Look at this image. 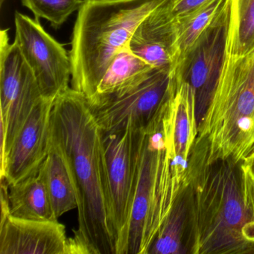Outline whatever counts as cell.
<instances>
[{"instance_id": "cell-12", "label": "cell", "mask_w": 254, "mask_h": 254, "mask_svg": "<svg viewBox=\"0 0 254 254\" xmlns=\"http://www.w3.org/2000/svg\"><path fill=\"white\" fill-rule=\"evenodd\" d=\"M55 99L44 98L34 108L14 139L6 160L8 185L38 174L48 154Z\"/></svg>"}, {"instance_id": "cell-11", "label": "cell", "mask_w": 254, "mask_h": 254, "mask_svg": "<svg viewBox=\"0 0 254 254\" xmlns=\"http://www.w3.org/2000/svg\"><path fill=\"white\" fill-rule=\"evenodd\" d=\"M163 127L175 173L186 187L190 182V160L198 134V125L194 90L175 75L173 92L163 112Z\"/></svg>"}, {"instance_id": "cell-24", "label": "cell", "mask_w": 254, "mask_h": 254, "mask_svg": "<svg viewBox=\"0 0 254 254\" xmlns=\"http://www.w3.org/2000/svg\"><path fill=\"white\" fill-rule=\"evenodd\" d=\"M5 2V0H0V6L2 7L3 5L4 2Z\"/></svg>"}, {"instance_id": "cell-6", "label": "cell", "mask_w": 254, "mask_h": 254, "mask_svg": "<svg viewBox=\"0 0 254 254\" xmlns=\"http://www.w3.org/2000/svg\"><path fill=\"white\" fill-rule=\"evenodd\" d=\"M32 69L8 29L0 32V178L10 148L35 107L44 99Z\"/></svg>"}, {"instance_id": "cell-10", "label": "cell", "mask_w": 254, "mask_h": 254, "mask_svg": "<svg viewBox=\"0 0 254 254\" xmlns=\"http://www.w3.org/2000/svg\"><path fill=\"white\" fill-rule=\"evenodd\" d=\"M228 19L229 4L172 69L194 90L198 126L213 96L226 57Z\"/></svg>"}, {"instance_id": "cell-15", "label": "cell", "mask_w": 254, "mask_h": 254, "mask_svg": "<svg viewBox=\"0 0 254 254\" xmlns=\"http://www.w3.org/2000/svg\"><path fill=\"white\" fill-rule=\"evenodd\" d=\"M188 185L178 194L148 254H184L190 252V190Z\"/></svg>"}, {"instance_id": "cell-18", "label": "cell", "mask_w": 254, "mask_h": 254, "mask_svg": "<svg viewBox=\"0 0 254 254\" xmlns=\"http://www.w3.org/2000/svg\"><path fill=\"white\" fill-rule=\"evenodd\" d=\"M227 5L228 0H208L197 11L174 28L172 34L173 68L185 57L202 34Z\"/></svg>"}, {"instance_id": "cell-8", "label": "cell", "mask_w": 254, "mask_h": 254, "mask_svg": "<svg viewBox=\"0 0 254 254\" xmlns=\"http://www.w3.org/2000/svg\"><path fill=\"white\" fill-rule=\"evenodd\" d=\"M14 42L32 69L43 96L56 99L69 87V53L41 26L39 20L16 11Z\"/></svg>"}, {"instance_id": "cell-14", "label": "cell", "mask_w": 254, "mask_h": 254, "mask_svg": "<svg viewBox=\"0 0 254 254\" xmlns=\"http://www.w3.org/2000/svg\"><path fill=\"white\" fill-rule=\"evenodd\" d=\"M39 171L47 186L58 219L66 212L78 207L75 187L67 161L62 148L51 135L48 154Z\"/></svg>"}, {"instance_id": "cell-2", "label": "cell", "mask_w": 254, "mask_h": 254, "mask_svg": "<svg viewBox=\"0 0 254 254\" xmlns=\"http://www.w3.org/2000/svg\"><path fill=\"white\" fill-rule=\"evenodd\" d=\"M191 254H254V218L244 197L240 164L206 163L195 142L191 160Z\"/></svg>"}, {"instance_id": "cell-5", "label": "cell", "mask_w": 254, "mask_h": 254, "mask_svg": "<svg viewBox=\"0 0 254 254\" xmlns=\"http://www.w3.org/2000/svg\"><path fill=\"white\" fill-rule=\"evenodd\" d=\"M164 110L149 126L139 130L131 211L120 254H148L185 187L178 180L168 152L163 127Z\"/></svg>"}, {"instance_id": "cell-20", "label": "cell", "mask_w": 254, "mask_h": 254, "mask_svg": "<svg viewBox=\"0 0 254 254\" xmlns=\"http://www.w3.org/2000/svg\"><path fill=\"white\" fill-rule=\"evenodd\" d=\"M23 6L32 11L35 18L50 22L59 29L67 19L79 10L84 0H20Z\"/></svg>"}, {"instance_id": "cell-3", "label": "cell", "mask_w": 254, "mask_h": 254, "mask_svg": "<svg viewBox=\"0 0 254 254\" xmlns=\"http://www.w3.org/2000/svg\"><path fill=\"white\" fill-rule=\"evenodd\" d=\"M166 0H84L78 11L69 53L72 88L95 94L113 61L139 23Z\"/></svg>"}, {"instance_id": "cell-16", "label": "cell", "mask_w": 254, "mask_h": 254, "mask_svg": "<svg viewBox=\"0 0 254 254\" xmlns=\"http://www.w3.org/2000/svg\"><path fill=\"white\" fill-rule=\"evenodd\" d=\"M8 186L10 215L20 219L59 221L41 172Z\"/></svg>"}, {"instance_id": "cell-21", "label": "cell", "mask_w": 254, "mask_h": 254, "mask_svg": "<svg viewBox=\"0 0 254 254\" xmlns=\"http://www.w3.org/2000/svg\"><path fill=\"white\" fill-rule=\"evenodd\" d=\"M208 0H166L153 11L166 28L172 42L174 28L200 8Z\"/></svg>"}, {"instance_id": "cell-23", "label": "cell", "mask_w": 254, "mask_h": 254, "mask_svg": "<svg viewBox=\"0 0 254 254\" xmlns=\"http://www.w3.org/2000/svg\"><path fill=\"white\" fill-rule=\"evenodd\" d=\"M240 168L242 170L246 172L248 175L254 178V157L251 159V160H249V161L241 163Z\"/></svg>"}, {"instance_id": "cell-9", "label": "cell", "mask_w": 254, "mask_h": 254, "mask_svg": "<svg viewBox=\"0 0 254 254\" xmlns=\"http://www.w3.org/2000/svg\"><path fill=\"white\" fill-rule=\"evenodd\" d=\"M102 139L113 222L117 237V254H120L131 211L139 130L127 126L122 130L102 131Z\"/></svg>"}, {"instance_id": "cell-7", "label": "cell", "mask_w": 254, "mask_h": 254, "mask_svg": "<svg viewBox=\"0 0 254 254\" xmlns=\"http://www.w3.org/2000/svg\"><path fill=\"white\" fill-rule=\"evenodd\" d=\"M174 87L172 68L155 69L130 88L87 101L102 131L122 130L127 126L141 130L161 114Z\"/></svg>"}, {"instance_id": "cell-1", "label": "cell", "mask_w": 254, "mask_h": 254, "mask_svg": "<svg viewBox=\"0 0 254 254\" xmlns=\"http://www.w3.org/2000/svg\"><path fill=\"white\" fill-rule=\"evenodd\" d=\"M50 135L66 157L78 202L67 254H117L102 130L84 94L69 87L56 97Z\"/></svg>"}, {"instance_id": "cell-19", "label": "cell", "mask_w": 254, "mask_h": 254, "mask_svg": "<svg viewBox=\"0 0 254 254\" xmlns=\"http://www.w3.org/2000/svg\"><path fill=\"white\" fill-rule=\"evenodd\" d=\"M226 55L241 57L254 50V0H228Z\"/></svg>"}, {"instance_id": "cell-22", "label": "cell", "mask_w": 254, "mask_h": 254, "mask_svg": "<svg viewBox=\"0 0 254 254\" xmlns=\"http://www.w3.org/2000/svg\"><path fill=\"white\" fill-rule=\"evenodd\" d=\"M244 197L250 212L254 218V178L241 169Z\"/></svg>"}, {"instance_id": "cell-17", "label": "cell", "mask_w": 254, "mask_h": 254, "mask_svg": "<svg viewBox=\"0 0 254 254\" xmlns=\"http://www.w3.org/2000/svg\"><path fill=\"white\" fill-rule=\"evenodd\" d=\"M154 69L136 56L127 46L116 56L101 81L96 94L90 99L130 88L148 78Z\"/></svg>"}, {"instance_id": "cell-13", "label": "cell", "mask_w": 254, "mask_h": 254, "mask_svg": "<svg viewBox=\"0 0 254 254\" xmlns=\"http://www.w3.org/2000/svg\"><path fill=\"white\" fill-rule=\"evenodd\" d=\"M68 240L59 221L1 218L0 254H66Z\"/></svg>"}, {"instance_id": "cell-4", "label": "cell", "mask_w": 254, "mask_h": 254, "mask_svg": "<svg viewBox=\"0 0 254 254\" xmlns=\"http://www.w3.org/2000/svg\"><path fill=\"white\" fill-rule=\"evenodd\" d=\"M196 142L206 163L236 164L254 157V50L241 57L226 55Z\"/></svg>"}]
</instances>
